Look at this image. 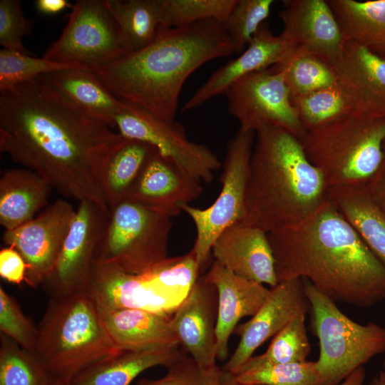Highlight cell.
Returning a JSON list of instances; mask_svg holds the SVG:
<instances>
[{
  "mask_svg": "<svg viewBox=\"0 0 385 385\" xmlns=\"http://www.w3.org/2000/svg\"><path fill=\"white\" fill-rule=\"evenodd\" d=\"M123 138L41 76L0 91V150L61 195L108 207L99 173Z\"/></svg>",
  "mask_w": 385,
  "mask_h": 385,
  "instance_id": "obj_1",
  "label": "cell"
},
{
  "mask_svg": "<svg viewBox=\"0 0 385 385\" xmlns=\"http://www.w3.org/2000/svg\"><path fill=\"white\" fill-rule=\"evenodd\" d=\"M366 378L364 366L358 368L338 385H363Z\"/></svg>",
  "mask_w": 385,
  "mask_h": 385,
  "instance_id": "obj_47",
  "label": "cell"
},
{
  "mask_svg": "<svg viewBox=\"0 0 385 385\" xmlns=\"http://www.w3.org/2000/svg\"><path fill=\"white\" fill-rule=\"evenodd\" d=\"M122 351L84 292L51 301L38 327L34 354L51 378L70 381L89 366Z\"/></svg>",
  "mask_w": 385,
  "mask_h": 385,
  "instance_id": "obj_5",
  "label": "cell"
},
{
  "mask_svg": "<svg viewBox=\"0 0 385 385\" xmlns=\"http://www.w3.org/2000/svg\"><path fill=\"white\" fill-rule=\"evenodd\" d=\"M237 0H165L160 29L179 27L205 20L223 24Z\"/></svg>",
  "mask_w": 385,
  "mask_h": 385,
  "instance_id": "obj_40",
  "label": "cell"
},
{
  "mask_svg": "<svg viewBox=\"0 0 385 385\" xmlns=\"http://www.w3.org/2000/svg\"><path fill=\"white\" fill-rule=\"evenodd\" d=\"M278 282L302 279L334 302L385 300V265L329 200L309 219L267 232Z\"/></svg>",
  "mask_w": 385,
  "mask_h": 385,
  "instance_id": "obj_2",
  "label": "cell"
},
{
  "mask_svg": "<svg viewBox=\"0 0 385 385\" xmlns=\"http://www.w3.org/2000/svg\"><path fill=\"white\" fill-rule=\"evenodd\" d=\"M229 113L245 131L284 129L300 140L306 133L290 101L282 71L272 67L235 82L225 93Z\"/></svg>",
  "mask_w": 385,
  "mask_h": 385,
  "instance_id": "obj_11",
  "label": "cell"
},
{
  "mask_svg": "<svg viewBox=\"0 0 385 385\" xmlns=\"http://www.w3.org/2000/svg\"><path fill=\"white\" fill-rule=\"evenodd\" d=\"M279 13L282 37L296 53L317 56L334 65L346 38L327 0H288Z\"/></svg>",
  "mask_w": 385,
  "mask_h": 385,
  "instance_id": "obj_16",
  "label": "cell"
},
{
  "mask_svg": "<svg viewBox=\"0 0 385 385\" xmlns=\"http://www.w3.org/2000/svg\"><path fill=\"white\" fill-rule=\"evenodd\" d=\"M217 290L203 276L199 277L173 314V326L180 344L203 369L217 366Z\"/></svg>",
  "mask_w": 385,
  "mask_h": 385,
  "instance_id": "obj_17",
  "label": "cell"
},
{
  "mask_svg": "<svg viewBox=\"0 0 385 385\" xmlns=\"http://www.w3.org/2000/svg\"><path fill=\"white\" fill-rule=\"evenodd\" d=\"M37 10L45 14H58L73 5L66 0H37L36 1Z\"/></svg>",
  "mask_w": 385,
  "mask_h": 385,
  "instance_id": "obj_46",
  "label": "cell"
},
{
  "mask_svg": "<svg viewBox=\"0 0 385 385\" xmlns=\"http://www.w3.org/2000/svg\"><path fill=\"white\" fill-rule=\"evenodd\" d=\"M273 0H237L227 20L222 24L233 47L241 54L262 24L268 18Z\"/></svg>",
  "mask_w": 385,
  "mask_h": 385,
  "instance_id": "obj_38",
  "label": "cell"
},
{
  "mask_svg": "<svg viewBox=\"0 0 385 385\" xmlns=\"http://www.w3.org/2000/svg\"><path fill=\"white\" fill-rule=\"evenodd\" d=\"M364 188L375 205L385 214V142L381 166Z\"/></svg>",
  "mask_w": 385,
  "mask_h": 385,
  "instance_id": "obj_45",
  "label": "cell"
},
{
  "mask_svg": "<svg viewBox=\"0 0 385 385\" xmlns=\"http://www.w3.org/2000/svg\"><path fill=\"white\" fill-rule=\"evenodd\" d=\"M255 134L242 221L267 233L304 222L328 200L322 173L289 131L265 128Z\"/></svg>",
  "mask_w": 385,
  "mask_h": 385,
  "instance_id": "obj_4",
  "label": "cell"
},
{
  "mask_svg": "<svg viewBox=\"0 0 385 385\" xmlns=\"http://www.w3.org/2000/svg\"><path fill=\"white\" fill-rule=\"evenodd\" d=\"M255 132L239 129L227 145L220 177L221 191L208 207L185 204L181 210L192 220L196 237L191 251L200 270L206 264L219 235L227 227L243 220Z\"/></svg>",
  "mask_w": 385,
  "mask_h": 385,
  "instance_id": "obj_9",
  "label": "cell"
},
{
  "mask_svg": "<svg viewBox=\"0 0 385 385\" xmlns=\"http://www.w3.org/2000/svg\"><path fill=\"white\" fill-rule=\"evenodd\" d=\"M171 217L130 200L109 207L95 263L142 274L168 257Z\"/></svg>",
  "mask_w": 385,
  "mask_h": 385,
  "instance_id": "obj_8",
  "label": "cell"
},
{
  "mask_svg": "<svg viewBox=\"0 0 385 385\" xmlns=\"http://www.w3.org/2000/svg\"><path fill=\"white\" fill-rule=\"evenodd\" d=\"M51 376L35 356L1 336L0 385H48Z\"/></svg>",
  "mask_w": 385,
  "mask_h": 385,
  "instance_id": "obj_36",
  "label": "cell"
},
{
  "mask_svg": "<svg viewBox=\"0 0 385 385\" xmlns=\"http://www.w3.org/2000/svg\"><path fill=\"white\" fill-rule=\"evenodd\" d=\"M52 188L40 175L26 168L8 169L0 178V223L6 230L29 222L48 205Z\"/></svg>",
  "mask_w": 385,
  "mask_h": 385,
  "instance_id": "obj_25",
  "label": "cell"
},
{
  "mask_svg": "<svg viewBox=\"0 0 385 385\" xmlns=\"http://www.w3.org/2000/svg\"><path fill=\"white\" fill-rule=\"evenodd\" d=\"M383 367H384V371H385V360L383 362Z\"/></svg>",
  "mask_w": 385,
  "mask_h": 385,
  "instance_id": "obj_51",
  "label": "cell"
},
{
  "mask_svg": "<svg viewBox=\"0 0 385 385\" xmlns=\"http://www.w3.org/2000/svg\"><path fill=\"white\" fill-rule=\"evenodd\" d=\"M245 385H321L316 361H302L239 370L233 374Z\"/></svg>",
  "mask_w": 385,
  "mask_h": 385,
  "instance_id": "obj_39",
  "label": "cell"
},
{
  "mask_svg": "<svg viewBox=\"0 0 385 385\" xmlns=\"http://www.w3.org/2000/svg\"><path fill=\"white\" fill-rule=\"evenodd\" d=\"M200 271L195 255L190 250L181 256L168 257L140 275L157 294L178 307L199 278Z\"/></svg>",
  "mask_w": 385,
  "mask_h": 385,
  "instance_id": "obj_33",
  "label": "cell"
},
{
  "mask_svg": "<svg viewBox=\"0 0 385 385\" xmlns=\"http://www.w3.org/2000/svg\"><path fill=\"white\" fill-rule=\"evenodd\" d=\"M83 292L99 312L138 309L172 314L178 308L157 294L140 274L128 273L114 265L94 262Z\"/></svg>",
  "mask_w": 385,
  "mask_h": 385,
  "instance_id": "obj_21",
  "label": "cell"
},
{
  "mask_svg": "<svg viewBox=\"0 0 385 385\" xmlns=\"http://www.w3.org/2000/svg\"><path fill=\"white\" fill-rule=\"evenodd\" d=\"M272 68L282 72L290 98L339 84L334 66L310 53H295L286 63Z\"/></svg>",
  "mask_w": 385,
  "mask_h": 385,
  "instance_id": "obj_34",
  "label": "cell"
},
{
  "mask_svg": "<svg viewBox=\"0 0 385 385\" xmlns=\"http://www.w3.org/2000/svg\"><path fill=\"white\" fill-rule=\"evenodd\" d=\"M80 108L110 128L125 102L115 96L89 68H68L41 76Z\"/></svg>",
  "mask_w": 385,
  "mask_h": 385,
  "instance_id": "obj_26",
  "label": "cell"
},
{
  "mask_svg": "<svg viewBox=\"0 0 385 385\" xmlns=\"http://www.w3.org/2000/svg\"><path fill=\"white\" fill-rule=\"evenodd\" d=\"M311 310L312 330L319 342L316 361L321 385H338L373 357L385 352V328L361 324L346 316L334 301L303 279Z\"/></svg>",
  "mask_w": 385,
  "mask_h": 385,
  "instance_id": "obj_7",
  "label": "cell"
},
{
  "mask_svg": "<svg viewBox=\"0 0 385 385\" xmlns=\"http://www.w3.org/2000/svg\"><path fill=\"white\" fill-rule=\"evenodd\" d=\"M166 374L158 379H141L137 385H220L222 369L200 367L186 352L168 367Z\"/></svg>",
  "mask_w": 385,
  "mask_h": 385,
  "instance_id": "obj_42",
  "label": "cell"
},
{
  "mask_svg": "<svg viewBox=\"0 0 385 385\" xmlns=\"http://www.w3.org/2000/svg\"><path fill=\"white\" fill-rule=\"evenodd\" d=\"M201 180L180 169L156 150L148 158L127 200L135 201L170 217L181 206L197 199L202 192Z\"/></svg>",
  "mask_w": 385,
  "mask_h": 385,
  "instance_id": "obj_20",
  "label": "cell"
},
{
  "mask_svg": "<svg viewBox=\"0 0 385 385\" xmlns=\"http://www.w3.org/2000/svg\"><path fill=\"white\" fill-rule=\"evenodd\" d=\"M384 142L385 118L359 113L307 131L301 140L328 188L366 186L381 166Z\"/></svg>",
  "mask_w": 385,
  "mask_h": 385,
  "instance_id": "obj_6",
  "label": "cell"
},
{
  "mask_svg": "<svg viewBox=\"0 0 385 385\" xmlns=\"http://www.w3.org/2000/svg\"><path fill=\"white\" fill-rule=\"evenodd\" d=\"M0 330L24 349L34 353L38 328L24 315L16 300L0 287Z\"/></svg>",
  "mask_w": 385,
  "mask_h": 385,
  "instance_id": "obj_41",
  "label": "cell"
},
{
  "mask_svg": "<svg viewBox=\"0 0 385 385\" xmlns=\"http://www.w3.org/2000/svg\"><path fill=\"white\" fill-rule=\"evenodd\" d=\"M211 253L237 276L271 287L278 283L267 233L257 226L242 221L231 225L217 238Z\"/></svg>",
  "mask_w": 385,
  "mask_h": 385,
  "instance_id": "obj_19",
  "label": "cell"
},
{
  "mask_svg": "<svg viewBox=\"0 0 385 385\" xmlns=\"http://www.w3.org/2000/svg\"><path fill=\"white\" fill-rule=\"evenodd\" d=\"M71 9L61 34L42 58L93 70L130 52L106 0H78Z\"/></svg>",
  "mask_w": 385,
  "mask_h": 385,
  "instance_id": "obj_10",
  "label": "cell"
},
{
  "mask_svg": "<svg viewBox=\"0 0 385 385\" xmlns=\"http://www.w3.org/2000/svg\"><path fill=\"white\" fill-rule=\"evenodd\" d=\"M290 101L306 132L358 113L354 99L339 83Z\"/></svg>",
  "mask_w": 385,
  "mask_h": 385,
  "instance_id": "obj_32",
  "label": "cell"
},
{
  "mask_svg": "<svg viewBox=\"0 0 385 385\" xmlns=\"http://www.w3.org/2000/svg\"><path fill=\"white\" fill-rule=\"evenodd\" d=\"M233 53L222 24L205 20L160 29L145 47L92 71L120 101L174 121L187 78L205 63Z\"/></svg>",
  "mask_w": 385,
  "mask_h": 385,
  "instance_id": "obj_3",
  "label": "cell"
},
{
  "mask_svg": "<svg viewBox=\"0 0 385 385\" xmlns=\"http://www.w3.org/2000/svg\"><path fill=\"white\" fill-rule=\"evenodd\" d=\"M68 68H88L54 62L2 48L0 51V91L33 81L41 76Z\"/></svg>",
  "mask_w": 385,
  "mask_h": 385,
  "instance_id": "obj_37",
  "label": "cell"
},
{
  "mask_svg": "<svg viewBox=\"0 0 385 385\" xmlns=\"http://www.w3.org/2000/svg\"><path fill=\"white\" fill-rule=\"evenodd\" d=\"M203 277L217 290V356L224 361L228 356L230 337L238 322L256 314L267 298L270 289L236 275L215 260Z\"/></svg>",
  "mask_w": 385,
  "mask_h": 385,
  "instance_id": "obj_22",
  "label": "cell"
},
{
  "mask_svg": "<svg viewBox=\"0 0 385 385\" xmlns=\"http://www.w3.org/2000/svg\"><path fill=\"white\" fill-rule=\"evenodd\" d=\"M109 219V208L79 202L56 262L41 286L51 298L83 292Z\"/></svg>",
  "mask_w": 385,
  "mask_h": 385,
  "instance_id": "obj_13",
  "label": "cell"
},
{
  "mask_svg": "<svg viewBox=\"0 0 385 385\" xmlns=\"http://www.w3.org/2000/svg\"><path fill=\"white\" fill-rule=\"evenodd\" d=\"M309 309L303 279L278 282L270 289L267 298L256 314L236 327L240 342L222 369L235 374L263 343L275 337L295 317L306 314Z\"/></svg>",
  "mask_w": 385,
  "mask_h": 385,
  "instance_id": "obj_15",
  "label": "cell"
},
{
  "mask_svg": "<svg viewBox=\"0 0 385 385\" xmlns=\"http://www.w3.org/2000/svg\"><path fill=\"white\" fill-rule=\"evenodd\" d=\"M115 128L125 138L146 143L180 169L205 183L221 167L207 146L190 140L181 124L160 119L143 108L125 102L115 118Z\"/></svg>",
  "mask_w": 385,
  "mask_h": 385,
  "instance_id": "obj_12",
  "label": "cell"
},
{
  "mask_svg": "<svg viewBox=\"0 0 385 385\" xmlns=\"http://www.w3.org/2000/svg\"><path fill=\"white\" fill-rule=\"evenodd\" d=\"M328 198L385 265V214L364 187L328 188Z\"/></svg>",
  "mask_w": 385,
  "mask_h": 385,
  "instance_id": "obj_30",
  "label": "cell"
},
{
  "mask_svg": "<svg viewBox=\"0 0 385 385\" xmlns=\"http://www.w3.org/2000/svg\"><path fill=\"white\" fill-rule=\"evenodd\" d=\"M27 265L19 253L8 246L0 251V275L6 281L21 284L25 281Z\"/></svg>",
  "mask_w": 385,
  "mask_h": 385,
  "instance_id": "obj_44",
  "label": "cell"
},
{
  "mask_svg": "<svg viewBox=\"0 0 385 385\" xmlns=\"http://www.w3.org/2000/svg\"><path fill=\"white\" fill-rule=\"evenodd\" d=\"M369 385H385V371L384 370L379 371Z\"/></svg>",
  "mask_w": 385,
  "mask_h": 385,
  "instance_id": "obj_49",
  "label": "cell"
},
{
  "mask_svg": "<svg viewBox=\"0 0 385 385\" xmlns=\"http://www.w3.org/2000/svg\"><path fill=\"white\" fill-rule=\"evenodd\" d=\"M155 148L123 138L110 152L99 173L101 190L108 207L127 200Z\"/></svg>",
  "mask_w": 385,
  "mask_h": 385,
  "instance_id": "obj_28",
  "label": "cell"
},
{
  "mask_svg": "<svg viewBox=\"0 0 385 385\" xmlns=\"http://www.w3.org/2000/svg\"><path fill=\"white\" fill-rule=\"evenodd\" d=\"M185 353L178 347L122 351L82 371L69 385H130L146 369L156 366L168 367Z\"/></svg>",
  "mask_w": 385,
  "mask_h": 385,
  "instance_id": "obj_27",
  "label": "cell"
},
{
  "mask_svg": "<svg viewBox=\"0 0 385 385\" xmlns=\"http://www.w3.org/2000/svg\"><path fill=\"white\" fill-rule=\"evenodd\" d=\"M333 66L339 83L354 99L358 113L371 118H385V59L346 40Z\"/></svg>",
  "mask_w": 385,
  "mask_h": 385,
  "instance_id": "obj_23",
  "label": "cell"
},
{
  "mask_svg": "<svg viewBox=\"0 0 385 385\" xmlns=\"http://www.w3.org/2000/svg\"><path fill=\"white\" fill-rule=\"evenodd\" d=\"M346 38L385 59V0H327Z\"/></svg>",
  "mask_w": 385,
  "mask_h": 385,
  "instance_id": "obj_29",
  "label": "cell"
},
{
  "mask_svg": "<svg viewBox=\"0 0 385 385\" xmlns=\"http://www.w3.org/2000/svg\"><path fill=\"white\" fill-rule=\"evenodd\" d=\"M115 344L122 351L178 347L173 314L138 309L98 311Z\"/></svg>",
  "mask_w": 385,
  "mask_h": 385,
  "instance_id": "obj_24",
  "label": "cell"
},
{
  "mask_svg": "<svg viewBox=\"0 0 385 385\" xmlns=\"http://www.w3.org/2000/svg\"><path fill=\"white\" fill-rule=\"evenodd\" d=\"M220 385H245L237 381L234 375L227 371L222 369Z\"/></svg>",
  "mask_w": 385,
  "mask_h": 385,
  "instance_id": "obj_48",
  "label": "cell"
},
{
  "mask_svg": "<svg viewBox=\"0 0 385 385\" xmlns=\"http://www.w3.org/2000/svg\"><path fill=\"white\" fill-rule=\"evenodd\" d=\"M48 385H69V382L62 380V379L51 377V380Z\"/></svg>",
  "mask_w": 385,
  "mask_h": 385,
  "instance_id": "obj_50",
  "label": "cell"
},
{
  "mask_svg": "<svg viewBox=\"0 0 385 385\" xmlns=\"http://www.w3.org/2000/svg\"><path fill=\"white\" fill-rule=\"evenodd\" d=\"M31 29V21L24 16L20 1H0V44L3 48L31 55L22 42Z\"/></svg>",
  "mask_w": 385,
  "mask_h": 385,
  "instance_id": "obj_43",
  "label": "cell"
},
{
  "mask_svg": "<svg viewBox=\"0 0 385 385\" xmlns=\"http://www.w3.org/2000/svg\"><path fill=\"white\" fill-rule=\"evenodd\" d=\"M294 54V48L281 35L273 34L266 21L245 51L237 58L217 69L184 104L182 111L194 109L218 95L225 94L235 82L252 73L286 63Z\"/></svg>",
  "mask_w": 385,
  "mask_h": 385,
  "instance_id": "obj_18",
  "label": "cell"
},
{
  "mask_svg": "<svg viewBox=\"0 0 385 385\" xmlns=\"http://www.w3.org/2000/svg\"><path fill=\"white\" fill-rule=\"evenodd\" d=\"M106 3L130 52L139 51L153 41L163 24L165 0H106Z\"/></svg>",
  "mask_w": 385,
  "mask_h": 385,
  "instance_id": "obj_31",
  "label": "cell"
},
{
  "mask_svg": "<svg viewBox=\"0 0 385 385\" xmlns=\"http://www.w3.org/2000/svg\"><path fill=\"white\" fill-rule=\"evenodd\" d=\"M305 316L306 314H299L295 317L274 337L264 354L252 356L238 371L305 361L310 352V344L305 327Z\"/></svg>",
  "mask_w": 385,
  "mask_h": 385,
  "instance_id": "obj_35",
  "label": "cell"
},
{
  "mask_svg": "<svg viewBox=\"0 0 385 385\" xmlns=\"http://www.w3.org/2000/svg\"><path fill=\"white\" fill-rule=\"evenodd\" d=\"M75 213L71 204L58 199L36 217L3 234L4 243L15 249L27 265L24 282L29 286L41 285L52 271Z\"/></svg>",
  "mask_w": 385,
  "mask_h": 385,
  "instance_id": "obj_14",
  "label": "cell"
}]
</instances>
